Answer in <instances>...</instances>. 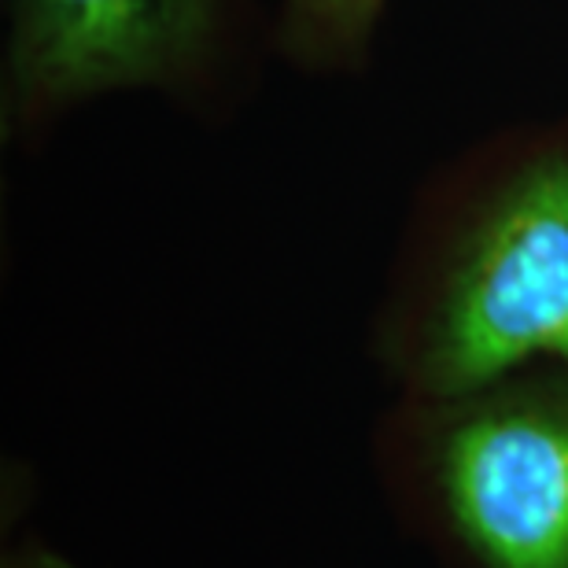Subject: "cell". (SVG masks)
<instances>
[{
	"label": "cell",
	"mask_w": 568,
	"mask_h": 568,
	"mask_svg": "<svg viewBox=\"0 0 568 568\" xmlns=\"http://www.w3.org/2000/svg\"><path fill=\"white\" fill-rule=\"evenodd\" d=\"M377 465L395 517L443 568H568V369L410 395Z\"/></svg>",
	"instance_id": "obj_1"
},
{
	"label": "cell",
	"mask_w": 568,
	"mask_h": 568,
	"mask_svg": "<svg viewBox=\"0 0 568 568\" xmlns=\"http://www.w3.org/2000/svg\"><path fill=\"white\" fill-rule=\"evenodd\" d=\"M410 395L568 369V148L495 181L417 263L384 325Z\"/></svg>",
	"instance_id": "obj_2"
},
{
	"label": "cell",
	"mask_w": 568,
	"mask_h": 568,
	"mask_svg": "<svg viewBox=\"0 0 568 568\" xmlns=\"http://www.w3.org/2000/svg\"><path fill=\"white\" fill-rule=\"evenodd\" d=\"M211 16L214 0H16V82L41 100L152 82L200 49Z\"/></svg>",
	"instance_id": "obj_3"
},
{
	"label": "cell",
	"mask_w": 568,
	"mask_h": 568,
	"mask_svg": "<svg viewBox=\"0 0 568 568\" xmlns=\"http://www.w3.org/2000/svg\"><path fill=\"white\" fill-rule=\"evenodd\" d=\"M288 27L311 52H347L373 30L384 0H284Z\"/></svg>",
	"instance_id": "obj_4"
}]
</instances>
